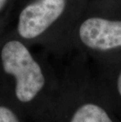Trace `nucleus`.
I'll return each instance as SVG.
<instances>
[{"label": "nucleus", "mask_w": 121, "mask_h": 122, "mask_svg": "<svg viewBox=\"0 0 121 122\" xmlns=\"http://www.w3.org/2000/svg\"><path fill=\"white\" fill-rule=\"evenodd\" d=\"M0 62L6 74L14 77V93L20 102L34 100L45 85L40 65L20 39L5 40L0 47Z\"/></svg>", "instance_id": "obj_1"}, {"label": "nucleus", "mask_w": 121, "mask_h": 122, "mask_svg": "<svg viewBox=\"0 0 121 122\" xmlns=\"http://www.w3.org/2000/svg\"><path fill=\"white\" fill-rule=\"evenodd\" d=\"M66 0H35L20 10L17 24L20 39L25 43L35 40L64 14Z\"/></svg>", "instance_id": "obj_2"}, {"label": "nucleus", "mask_w": 121, "mask_h": 122, "mask_svg": "<svg viewBox=\"0 0 121 122\" xmlns=\"http://www.w3.org/2000/svg\"><path fill=\"white\" fill-rule=\"evenodd\" d=\"M79 39L87 47L107 51L121 46V20L88 18L79 29Z\"/></svg>", "instance_id": "obj_3"}, {"label": "nucleus", "mask_w": 121, "mask_h": 122, "mask_svg": "<svg viewBox=\"0 0 121 122\" xmlns=\"http://www.w3.org/2000/svg\"><path fill=\"white\" fill-rule=\"evenodd\" d=\"M70 122H112V121L102 107L87 103L76 111Z\"/></svg>", "instance_id": "obj_4"}, {"label": "nucleus", "mask_w": 121, "mask_h": 122, "mask_svg": "<svg viewBox=\"0 0 121 122\" xmlns=\"http://www.w3.org/2000/svg\"><path fill=\"white\" fill-rule=\"evenodd\" d=\"M0 122H20L17 117L10 108L0 106Z\"/></svg>", "instance_id": "obj_5"}, {"label": "nucleus", "mask_w": 121, "mask_h": 122, "mask_svg": "<svg viewBox=\"0 0 121 122\" xmlns=\"http://www.w3.org/2000/svg\"><path fill=\"white\" fill-rule=\"evenodd\" d=\"M11 0H0V15L6 10Z\"/></svg>", "instance_id": "obj_6"}, {"label": "nucleus", "mask_w": 121, "mask_h": 122, "mask_svg": "<svg viewBox=\"0 0 121 122\" xmlns=\"http://www.w3.org/2000/svg\"><path fill=\"white\" fill-rule=\"evenodd\" d=\"M117 88H118V92L119 94L121 96V72L120 74L119 77H118V81H117Z\"/></svg>", "instance_id": "obj_7"}]
</instances>
